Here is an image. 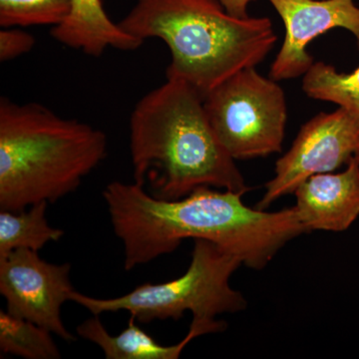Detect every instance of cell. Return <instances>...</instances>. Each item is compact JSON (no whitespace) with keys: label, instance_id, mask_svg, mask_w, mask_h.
Listing matches in <instances>:
<instances>
[{"label":"cell","instance_id":"1","mask_svg":"<svg viewBox=\"0 0 359 359\" xmlns=\"http://www.w3.org/2000/svg\"><path fill=\"white\" fill-rule=\"evenodd\" d=\"M102 195L124 248L127 271L171 254L186 238L214 243L259 271L290 241L309 233L294 207L278 212L252 209L243 202V194L212 187L166 201L138 184L115 181Z\"/></svg>","mask_w":359,"mask_h":359},{"label":"cell","instance_id":"2","mask_svg":"<svg viewBox=\"0 0 359 359\" xmlns=\"http://www.w3.org/2000/svg\"><path fill=\"white\" fill-rule=\"evenodd\" d=\"M130 154L135 183L157 199H182L200 187L250 190L215 133L204 98L183 80L167 79L135 106Z\"/></svg>","mask_w":359,"mask_h":359},{"label":"cell","instance_id":"3","mask_svg":"<svg viewBox=\"0 0 359 359\" xmlns=\"http://www.w3.org/2000/svg\"><path fill=\"white\" fill-rule=\"evenodd\" d=\"M132 36L169 47L167 79L190 84L203 98L240 71L256 67L278 36L269 18H238L219 0H137L119 23Z\"/></svg>","mask_w":359,"mask_h":359},{"label":"cell","instance_id":"4","mask_svg":"<svg viewBox=\"0 0 359 359\" xmlns=\"http://www.w3.org/2000/svg\"><path fill=\"white\" fill-rule=\"evenodd\" d=\"M106 155L101 130L40 104L0 99V210L57 202L76 191Z\"/></svg>","mask_w":359,"mask_h":359},{"label":"cell","instance_id":"5","mask_svg":"<svg viewBox=\"0 0 359 359\" xmlns=\"http://www.w3.org/2000/svg\"><path fill=\"white\" fill-rule=\"evenodd\" d=\"M192 261L183 276L170 282L146 283L114 299H96L73 290L70 301L93 316L126 311L140 323L178 320L190 311L189 330L201 335L224 332L226 321L216 320L224 313L247 309L244 295L230 285L231 275L242 262L209 241L194 240Z\"/></svg>","mask_w":359,"mask_h":359},{"label":"cell","instance_id":"6","mask_svg":"<svg viewBox=\"0 0 359 359\" xmlns=\"http://www.w3.org/2000/svg\"><path fill=\"white\" fill-rule=\"evenodd\" d=\"M205 112L223 147L235 160L280 153L287 106L276 80L256 67L236 73L205 96Z\"/></svg>","mask_w":359,"mask_h":359},{"label":"cell","instance_id":"7","mask_svg":"<svg viewBox=\"0 0 359 359\" xmlns=\"http://www.w3.org/2000/svg\"><path fill=\"white\" fill-rule=\"evenodd\" d=\"M353 159L359 160V118L342 107L314 116L276 161L275 176L266 184L257 209L264 211L314 175L332 173Z\"/></svg>","mask_w":359,"mask_h":359},{"label":"cell","instance_id":"8","mask_svg":"<svg viewBox=\"0 0 359 359\" xmlns=\"http://www.w3.org/2000/svg\"><path fill=\"white\" fill-rule=\"evenodd\" d=\"M70 264L45 262L39 252L13 250L0 259V294L7 313L46 328L65 341L75 337L65 327L61 308L73 290Z\"/></svg>","mask_w":359,"mask_h":359},{"label":"cell","instance_id":"9","mask_svg":"<svg viewBox=\"0 0 359 359\" xmlns=\"http://www.w3.org/2000/svg\"><path fill=\"white\" fill-rule=\"evenodd\" d=\"M285 25L282 47L269 71L276 81L304 76L313 65L309 45L321 34L344 28L354 35L359 50V7L354 0H268Z\"/></svg>","mask_w":359,"mask_h":359},{"label":"cell","instance_id":"10","mask_svg":"<svg viewBox=\"0 0 359 359\" xmlns=\"http://www.w3.org/2000/svg\"><path fill=\"white\" fill-rule=\"evenodd\" d=\"M297 216L311 231H346L359 216V160L340 173L314 175L294 191Z\"/></svg>","mask_w":359,"mask_h":359},{"label":"cell","instance_id":"11","mask_svg":"<svg viewBox=\"0 0 359 359\" xmlns=\"http://www.w3.org/2000/svg\"><path fill=\"white\" fill-rule=\"evenodd\" d=\"M51 35L59 43L93 57H100L109 47L136 50L144 42L113 22L101 0H72L69 16L65 22L52 27Z\"/></svg>","mask_w":359,"mask_h":359},{"label":"cell","instance_id":"12","mask_svg":"<svg viewBox=\"0 0 359 359\" xmlns=\"http://www.w3.org/2000/svg\"><path fill=\"white\" fill-rule=\"evenodd\" d=\"M135 321L136 318L130 316L127 327L114 337L107 332L99 316H93L78 325L76 332L82 339L100 347L107 359H177L189 342L198 337L189 330L178 344L162 346Z\"/></svg>","mask_w":359,"mask_h":359},{"label":"cell","instance_id":"13","mask_svg":"<svg viewBox=\"0 0 359 359\" xmlns=\"http://www.w3.org/2000/svg\"><path fill=\"white\" fill-rule=\"evenodd\" d=\"M47 205L48 202H40L18 212L0 210V259L18 249L39 252L65 236L47 222Z\"/></svg>","mask_w":359,"mask_h":359},{"label":"cell","instance_id":"14","mask_svg":"<svg viewBox=\"0 0 359 359\" xmlns=\"http://www.w3.org/2000/svg\"><path fill=\"white\" fill-rule=\"evenodd\" d=\"M52 332L32 321L0 311V351L25 359H59Z\"/></svg>","mask_w":359,"mask_h":359},{"label":"cell","instance_id":"15","mask_svg":"<svg viewBox=\"0 0 359 359\" xmlns=\"http://www.w3.org/2000/svg\"><path fill=\"white\" fill-rule=\"evenodd\" d=\"M302 90L309 98L337 104L359 118V66L341 73L334 66L314 62L304 75Z\"/></svg>","mask_w":359,"mask_h":359},{"label":"cell","instance_id":"16","mask_svg":"<svg viewBox=\"0 0 359 359\" xmlns=\"http://www.w3.org/2000/svg\"><path fill=\"white\" fill-rule=\"evenodd\" d=\"M72 0H0V26L52 25L65 22Z\"/></svg>","mask_w":359,"mask_h":359},{"label":"cell","instance_id":"17","mask_svg":"<svg viewBox=\"0 0 359 359\" xmlns=\"http://www.w3.org/2000/svg\"><path fill=\"white\" fill-rule=\"evenodd\" d=\"M34 44V37L30 33L4 28L0 32V60L6 62L20 57L32 50Z\"/></svg>","mask_w":359,"mask_h":359},{"label":"cell","instance_id":"18","mask_svg":"<svg viewBox=\"0 0 359 359\" xmlns=\"http://www.w3.org/2000/svg\"><path fill=\"white\" fill-rule=\"evenodd\" d=\"M219 1L231 15L235 16V18H245L249 16L248 7L254 0H219Z\"/></svg>","mask_w":359,"mask_h":359}]
</instances>
